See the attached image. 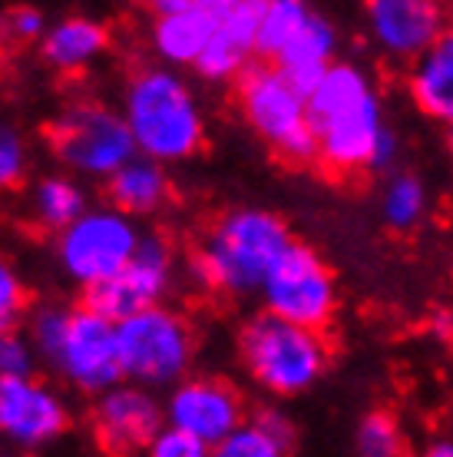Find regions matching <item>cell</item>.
Returning a JSON list of instances; mask_svg holds the SVG:
<instances>
[{
	"label": "cell",
	"mask_w": 453,
	"mask_h": 457,
	"mask_svg": "<svg viewBox=\"0 0 453 457\" xmlns=\"http://www.w3.org/2000/svg\"><path fill=\"white\" fill-rule=\"evenodd\" d=\"M242 0H152V13L162 11H179V7H195V11H209V13H226L228 7H235Z\"/></svg>",
	"instance_id": "obj_32"
},
{
	"label": "cell",
	"mask_w": 453,
	"mask_h": 457,
	"mask_svg": "<svg viewBox=\"0 0 453 457\" xmlns=\"http://www.w3.org/2000/svg\"><path fill=\"white\" fill-rule=\"evenodd\" d=\"M106 195L116 209H123L129 216H156L172 195L166 162L136 153L106 179Z\"/></svg>",
	"instance_id": "obj_19"
},
{
	"label": "cell",
	"mask_w": 453,
	"mask_h": 457,
	"mask_svg": "<svg viewBox=\"0 0 453 457\" xmlns=\"http://www.w3.org/2000/svg\"><path fill=\"white\" fill-rule=\"evenodd\" d=\"M44 365L54 368L70 388L93 395V398L119 385L126 375L123 361H119L116 321L93 305L70 309L67 328H63L57 348Z\"/></svg>",
	"instance_id": "obj_10"
},
{
	"label": "cell",
	"mask_w": 453,
	"mask_h": 457,
	"mask_svg": "<svg viewBox=\"0 0 453 457\" xmlns=\"http://www.w3.org/2000/svg\"><path fill=\"white\" fill-rule=\"evenodd\" d=\"M431 212V189L414 172H394L387 176L381 189V216L394 232L417 228Z\"/></svg>",
	"instance_id": "obj_24"
},
{
	"label": "cell",
	"mask_w": 453,
	"mask_h": 457,
	"mask_svg": "<svg viewBox=\"0 0 453 457\" xmlns=\"http://www.w3.org/2000/svg\"><path fill=\"white\" fill-rule=\"evenodd\" d=\"M334 54H338V30H334V23L328 17H321L315 11L308 17L305 27L278 50V57L272 63L282 70L288 80L298 83L308 93L328 73V67L334 63Z\"/></svg>",
	"instance_id": "obj_18"
},
{
	"label": "cell",
	"mask_w": 453,
	"mask_h": 457,
	"mask_svg": "<svg viewBox=\"0 0 453 457\" xmlns=\"http://www.w3.org/2000/svg\"><path fill=\"white\" fill-rule=\"evenodd\" d=\"M166 424L199 437L216 451L238 424L245 421V401L222 378H182L166 398Z\"/></svg>",
	"instance_id": "obj_14"
},
{
	"label": "cell",
	"mask_w": 453,
	"mask_h": 457,
	"mask_svg": "<svg viewBox=\"0 0 453 457\" xmlns=\"http://www.w3.org/2000/svg\"><path fill=\"white\" fill-rule=\"evenodd\" d=\"M44 13L37 7H27V4H17V7H7L0 11V46H27V44H40L44 37Z\"/></svg>",
	"instance_id": "obj_28"
},
{
	"label": "cell",
	"mask_w": 453,
	"mask_h": 457,
	"mask_svg": "<svg viewBox=\"0 0 453 457\" xmlns=\"http://www.w3.org/2000/svg\"><path fill=\"white\" fill-rule=\"evenodd\" d=\"M404 441L408 437H404L400 421L387 411L364 414L358 428H354V451L361 457H397L408 451Z\"/></svg>",
	"instance_id": "obj_26"
},
{
	"label": "cell",
	"mask_w": 453,
	"mask_h": 457,
	"mask_svg": "<svg viewBox=\"0 0 453 457\" xmlns=\"http://www.w3.org/2000/svg\"><path fill=\"white\" fill-rule=\"evenodd\" d=\"M116 342L123 375L146 388H172L189 375L195 358L193 325L162 302L116 321Z\"/></svg>",
	"instance_id": "obj_6"
},
{
	"label": "cell",
	"mask_w": 453,
	"mask_h": 457,
	"mask_svg": "<svg viewBox=\"0 0 453 457\" xmlns=\"http://www.w3.org/2000/svg\"><path fill=\"white\" fill-rule=\"evenodd\" d=\"M364 30L387 60L410 63L447 30L443 0H364Z\"/></svg>",
	"instance_id": "obj_15"
},
{
	"label": "cell",
	"mask_w": 453,
	"mask_h": 457,
	"mask_svg": "<svg viewBox=\"0 0 453 457\" xmlns=\"http://www.w3.org/2000/svg\"><path fill=\"white\" fill-rule=\"evenodd\" d=\"M172 272H176V252L172 242L162 232H143L133 259L103 286L86 292V305L100 309L113 321L126 319L139 309L159 305L162 295L172 286Z\"/></svg>",
	"instance_id": "obj_12"
},
{
	"label": "cell",
	"mask_w": 453,
	"mask_h": 457,
	"mask_svg": "<svg viewBox=\"0 0 453 457\" xmlns=\"http://www.w3.org/2000/svg\"><path fill=\"white\" fill-rule=\"evenodd\" d=\"M166 424V408L159 404L152 388L123 378L119 385L96 395L93 428L100 447L110 454H139L149 451L152 437Z\"/></svg>",
	"instance_id": "obj_13"
},
{
	"label": "cell",
	"mask_w": 453,
	"mask_h": 457,
	"mask_svg": "<svg viewBox=\"0 0 453 457\" xmlns=\"http://www.w3.org/2000/svg\"><path fill=\"white\" fill-rule=\"evenodd\" d=\"M235 100L242 120L275 156H282L284 162H295V166L317 160L308 93L288 80L275 63L245 70L238 77Z\"/></svg>",
	"instance_id": "obj_5"
},
{
	"label": "cell",
	"mask_w": 453,
	"mask_h": 457,
	"mask_svg": "<svg viewBox=\"0 0 453 457\" xmlns=\"http://www.w3.org/2000/svg\"><path fill=\"white\" fill-rule=\"evenodd\" d=\"M447 149H450V160H453V123L447 126Z\"/></svg>",
	"instance_id": "obj_34"
},
{
	"label": "cell",
	"mask_w": 453,
	"mask_h": 457,
	"mask_svg": "<svg viewBox=\"0 0 453 457\" xmlns=\"http://www.w3.org/2000/svg\"><path fill=\"white\" fill-rule=\"evenodd\" d=\"M427 457H453V435L450 437H433L431 445L424 447Z\"/></svg>",
	"instance_id": "obj_33"
},
{
	"label": "cell",
	"mask_w": 453,
	"mask_h": 457,
	"mask_svg": "<svg viewBox=\"0 0 453 457\" xmlns=\"http://www.w3.org/2000/svg\"><path fill=\"white\" fill-rule=\"evenodd\" d=\"M37 348L30 335L23 338L13 332H0V375H34L37 371Z\"/></svg>",
	"instance_id": "obj_30"
},
{
	"label": "cell",
	"mask_w": 453,
	"mask_h": 457,
	"mask_svg": "<svg viewBox=\"0 0 453 457\" xmlns=\"http://www.w3.org/2000/svg\"><path fill=\"white\" fill-rule=\"evenodd\" d=\"M30 162V149L21 129L11 123H0V193H11L23 183Z\"/></svg>",
	"instance_id": "obj_27"
},
{
	"label": "cell",
	"mask_w": 453,
	"mask_h": 457,
	"mask_svg": "<svg viewBox=\"0 0 453 457\" xmlns=\"http://www.w3.org/2000/svg\"><path fill=\"white\" fill-rule=\"evenodd\" d=\"M261 309L325 332L338 315V278L311 245L292 242L259 288Z\"/></svg>",
	"instance_id": "obj_9"
},
{
	"label": "cell",
	"mask_w": 453,
	"mask_h": 457,
	"mask_svg": "<svg viewBox=\"0 0 453 457\" xmlns=\"http://www.w3.org/2000/svg\"><path fill=\"white\" fill-rule=\"evenodd\" d=\"M110 34L93 17H63L40 37V57L57 73H83L106 54Z\"/></svg>",
	"instance_id": "obj_20"
},
{
	"label": "cell",
	"mask_w": 453,
	"mask_h": 457,
	"mask_svg": "<svg viewBox=\"0 0 453 457\" xmlns=\"http://www.w3.org/2000/svg\"><path fill=\"white\" fill-rule=\"evenodd\" d=\"M139 239L143 228L136 226V216L116 209L113 203L90 206L57 232V262L73 286L90 292L133 259Z\"/></svg>",
	"instance_id": "obj_8"
},
{
	"label": "cell",
	"mask_w": 453,
	"mask_h": 457,
	"mask_svg": "<svg viewBox=\"0 0 453 457\" xmlns=\"http://www.w3.org/2000/svg\"><path fill=\"white\" fill-rule=\"evenodd\" d=\"M259 23L261 0H242L226 13H218L216 34L205 44L193 70L209 83L238 80L251 67V57L259 54Z\"/></svg>",
	"instance_id": "obj_16"
},
{
	"label": "cell",
	"mask_w": 453,
	"mask_h": 457,
	"mask_svg": "<svg viewBox=\"0 0 453 457\" xmlns=\"http://www.w3.org/2000/svg\"><path fill=\"white\" fill-rule=\"evenodd\" d=\"M90 209V199L73 176H44L30 193V216L46 232L67 228Z\"/></svg>",
	"instance_id": "obj_23"
},
{
	"label": "cell",
	"mask_w": 453,
	"mask_h": 457,
	"mask_svg": "<svg viewBox=\"0 0 453 457\" xmlns=\"http://www.w3.org/2000/svg\"><path fill=\"white\" fill-rule=\"evenodd\" d=\"M50 146L73 176L110 179L139 149L123 110H113L96 100H77L50 126Z\"/></svg>",
	"instance_id": "obj_7"
},
{
	"label": "cell",
	"mask_w": 453,
	"mask_h": 457,
	"mask_svg": "<svg viewBox=\"0 0 453 457\" xmlns=\"http://www.w3.org/2000/svg\"><path fill=\"white\" fill-rule=\"evenodd\" d=\"M238 358L265 395L298 398L325 378L331 352L317 328L261 309L238 332Z\"/></svg>",
	"instance_id": "obj_4"
},
{
	"label": "cell",
	"mask_w": 453,
	"mask_h": 457,
	"mask_svg": "<svg viewBox=\"0 0 453 457\" xmlns=\"http://www.w3.org/2000/svg\"><path fill=\"white\" fill-rule=\"evenodd\" d=\"M27 315V286L17 265L0 252V332H13Z\"/></svg>",
	"instance_id": "obj_29"
},
{
	"label": "cell",
	"mask_w": 453,
	"mask_h": 457,
	"mask_svg": "<svg viewBox=\"0 0 453 457\" xmlns=\"http://www.w3.org/2000/svg\"><path fill=\"white\" fill-rule=\"evenodd\" d=\"M317 162L334 176L387 170L397 156V137L384 116L375 80L358 63H331L308 90Z\"/></svg>",
	"instance_id": "obj_1"
},
{
	"label": "cell",
	"mask_w": 453,
	"mask_h": 457,
	"mask_svg": "<svg viewBox=\"0 0 453 457\" xmlns=\"http://www.w3.org/2000/svg\"><path fill=\"white\" fill-rule=\"evenodd\" d=\"M315 7L308 0H261V23H259V54L275 60L292 37L308 23Z\"/></svg>",
	"instance_id": "obj_25"
},
{
	"label": "cell",
	"mask_w": 453,
	"mask_h": 457,
	"mask_svg": "<svg viewBox=\"0 0 453 457\" xmlns=\"http://www.w3.org/2000/svg\"><path fill=\"white\" fill-rule=\"evenodd\" d=\"M218 13L195 11V7H179V11H162L152 21L149 40L162 63L169 67H195L202 57L205 44L216 34Z\"/></svg>",
	"instance_id": "obj_21"
},
{
	"label": "cell",
	"mask_w": 453,
	"mask_h": 457,
	"mask_svg": "<svg viewBox=\"0 0 453 457\" xmlns=\"http://www.w3.org/2000/svg\"><path fill=\"white\" fill-rule=\"evenodd\" d=\"M123 116L143 156L166 162H185L205 143V116L193 87L179 73L162 67L136 70L123 93Z\"/></svg>",
	"instance_id": "obj_3"
},
{
	"label": "cell",
	"mask_w": 453,
	"mask_h": 457,
	"mask_svg": "<svg viewBox=\"0 0 453 457\" xmlns=\"http://www.w3.org/2000/svg\"><path fill=\"white\" fill-rule=\"evenodd\" d=\"M70 431V408L34 375H0V441L13 451H44Z\"/></svg>",
	"instance_id": "obj_11"
},
{
	"label": "cell",
	"mask_w": 453,
	"mask_h": 457,
	"mask_svg": "<svg viewBox=\"0 0 453 457\" xmlns=\"http://www.w3.org/2000/svg\"><path fill=\"white\" fill-rule=\"evenodd\" d=\"M408 96L431 123H453V27H447L420 57L410 60Z\"/></svg>",
	"instance_id": "obj_17"
},
{
	"label": "cell",
	"mask_w": 453,
	"mask_h": 457,
	"mask_svg": "<svg viewBox=\"0 0 453 457\" xmlns=\"http://www.w3.org/2000/svg\"><path fill=\"white\" fill-rule=\"evenodd\" d=\"M292 228L278 212L259 206L228 209L205 228L202 242L195 249L193 269L202 286L226 298L259 295L265 275L272 272L288 245Z\"/></svg>",
	"instance_id": "obj_2"
},
{
	"label": "cell",
	"mask_w": 453,
	"mask_h": 457,
	"mask_svg": "<svg viewBox=\"0 0 453 457\" xmlns=\"http://www.w3.org/2000/svg\"><path fill=\"white\" fill-rule=\"evenodd\" d=\"M295 447V424L278 408H261L216 447L218 457H282Z\"/></svg>",
	"instance_id": "obj_22"
},
{
	"label": "cell",
	"mask_w": 453,
	"mask_h": 457,
	"mask_svg": "<svg viewBox=\"0 0 453 457\" xmlns=\"http://www.w3.org/2000/svg\"><path fill=\"white\" fill-rule=\"evenodd\" d=\"M149 454L152 457H205L209 447H205L199 437L189 435V431L176 428V424H162L159 435L152 437V445H149Z\"/></svg>",
	"instance_id": "obj_31"
}]
</instances>
